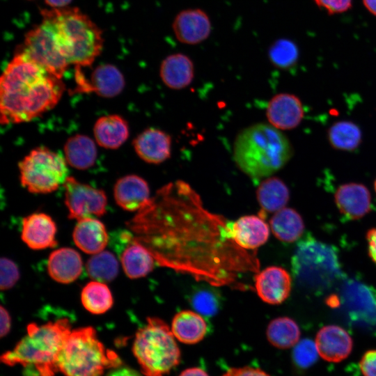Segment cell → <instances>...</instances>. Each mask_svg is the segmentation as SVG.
<instances>
[{"instance_id":"obj_45","label":"cell","mask_w":376,"mask_h":376,"mask_svg":"<svg viewBox=\"0 0 376 376\" xmlns=\"http://www.w3.org/2000/svg\"><path fill=\"white\" fill-rule=\"evenodd\" d=\"M178 376H209V375L201 368L192 367L185 369Z\"/></svg>"},{"instance_id":"obj_33","label":"cell","mask_w":376,"mask_h":376,"mask_svg":"<svg viewBox=\"0 0 376 376\" xmlns=\"http://www.w3.org/2000/svg\"><path fill=\"white\" fill-rule=\"evenodd\" d=\"M328 139L330 145L335 149L352 151L361 142V131L352 122L338 121L329 127Z\"/></svg>"},{"instance_id":"obj_25","label":"cell","mask_w":376,"mask_h":376,"mask_svg":"<svg viewBox=\"0 0 376 376\" xmlns=\"http://www.w3.org/2000/svg\"><path fill=\"white\" fill-rule=\"evenodd\" d=\"M93 132L98 145L104 148L116 149L128 138L129 127L123 118L112 114L98 118Z\"/></svg>"},{"instance_id":"obj_7","label":"cell","mask_w":376,"mask_h":376,"mask_svg":"<svg viewBox=\"0 0 376 376\" xmlns=\"http://www.w3.org/2000/svg\"><path fill=\"white\" fill-rule=\"evenodd\" d=\"M292 270L301 285L318 292L331 288L341 275L335 247L311 235L297 244L292 258Z\"/></svg>"},{"instance_id":"obj_5","label":"cell","mask_w":376,"mask_h":376,"mask_svg":"<svg viewBox=\"0 0 376 376\" xmlns=\"http://www.w3.org/2000/svg\"><path fill=\"white\" fill-rule=\"evenodd\" d=\"M120 364L116 354L106 351L91 327L71 330L57 359L58 370L65 376H102L107 368Z\"/></svg>"},{"instance_id":"obj_2","label":"cell","mask_w":376,"mask_h":376,"mask_svg":"<svg viewBox=\"0 0 376 376\" xmlns=\"http://www.w3.org/2000/svg\"><path fill=\"white\" fill-rule=\"evenodd\" d=\"M292 155L288 139L279 130L265 123L242 130L233 146L235 164L252 178L269 177L283 168Z\"/></svg>"},{"instance_id":"obj_38","label":"cell","mask_w":376,"mask_h":376,"mask_svg":"<svg viewBox=\"0 0 376 376\" xmlns=\"http://www.w3.org/2000/svg\"><path fill=\"white\" fill-rule=\"evenodd\" d=\"M1 290H7L13 288L19 279L17 265L10 259L2 257L0 261Z\"/></svg>"},{"instance_id":"obj_46","label":"cell","mask_w":376,"mask_h":376,"mask_svg":"<svg viewBox=\"0 0 376 376\" xmlns=\"http://www.w3.org/2000/svg\"><path fill=\"white\" fill-rule=\"evenodd\" d=\"M72 0H45L50 8H63L68 7Z\"/></svg>"},{"instance_id":"obj_6","label":"cell","mask_w":376,"mask_h":376,"mask_svg":"<svg viewBox=\"0 0 376 376\" xmlns=\"http://www.w3.org/2000/svg\"><path fill=\"white\" fill-rule=\"evenodd\" d=\"M169 325L158 318H148L135 335L132 351L144 376H164L176 367L180 350Z\"/></svg>"},{"instance_id":"obj_24","label":"cell","mask_w":376,"mask_h":376,"mask_svg":"<svg viewBox=\"0 0 376 376\" xmlns=\"http://www.w3.org/2000/svg\"><path fill=\"white\" fill-rule=\"evenodd\" d=\"M171 329L178 341L194 345L205 337L208 327L202 315L193 311L184 310L174 315Z\"/></svg>"},{"instance_id":"obj_48","label":"cell","mask_w":376,"mask_h":376,"mask_svg":"<svg viewBox=\"0 0 376 376\" xmlns=\"http://www.w3.org/2000/svg\"><path fill=\"white\" fill-rule=\"evenodd\" d=\"M374 187H375V191L376 192V180H375V183H374Z\"/></svg>"},{"instance_id":"obj_39","label":"cell","mask_w":376,"mask_h":376,"mask_svg":"<svg viewBox=\"0 0 376 376\" xmlns=\"http://www.w3.org/2000/svg\"><path fill=\"white\" fill-rule=\"evenodd\" d=\"M315 3L329 15L341 14L349 10L353 0H313Z\"/></svg>"},{"instance_id":"obj_10","label":"cell","mask_w":376,"mask_h":376,"mask_svg":"<svg viewBox=\"0 0 376 376\" xmlns=\"http://www.w3.org/2000/svg\"><path fill=\"white\" fill-rule=\"evenodd\" d=\"M65 204L70 219L100 217L106 212L107 198L104 191L68 176L63 185Z\"/></svg>"},{"instance_id":"obj_15","label":"cell","mask_w":376,"mask_h":376,"mask_svg":"<svg viewBox=\"0 0 376 376\" xmlns=\"http://www.w3.org/2000/svg\"><path fill=\"white\" fill-rule=\"evenodd\" d=\"M267 118L271 125L279 130L295 128L304 117V109L300 100L289 93L274 95L268 102Z\"/></svg>"},{"instance_id":"obj_18","label":"cell","mask_w":376,"mask_h":376,"mask_svg":"<svg viewBox=\"0 0 376 376\" xmlns=\"http://www.w3.org/2000/svg\"><path fill=\"white\" fill-rule=\"evenodd\" d=\"M334 198L340 212L347 220L360 219L371 208L370 191L362 184L352 182L339 186Z\"/></svg>"},{"instance_id":"obj_34","label":"cell","mask_w":376,"mask_h":376,"mask_svg":"<svg viewBox=\"0 0 376 376\" xmlns=\"http://www.w3.org/2000/svg\"><path fill=\"white\" fill-rule=\"evenodd\" d=\"M118 267L116 256L104 250L93 254L86 265L88 276L94 281L102 283L113 280L118 273Z\"/></svg>"},{"instance_id":"obj_20","label":"cell","mask_w":376,"mask_h":376,"mask_svg":"<svg viewBox=\"0 0 376 376\" xmlns=\"http://www.w3.org/2000/svg\"><path fill=\"white\" fill-rule=\"evenodd\" d=\"M138 156L150 164H160L171 156V138L162 130L148 128L140 133L133 141Z\"/></svg>"},{"instance_id":"obj_43","label":"cell","mask_w":376,"mask_h":376,"mask_svg":"<svg viewBox=\"0 0 376 376\" xmlns=\"http://www.w3.org/2000/svg\"><path fill=\"white\" fill-rule=\"evenodd\" d=\"M368 244V254L373 262L376 263V228H372L367 233Z\"/></svg>"},{"instance_id":"obj_35","label":"cell","mask_w":376,"mask_h":376,"mask_svg":"<svg viewBox=\"0 0 376 376\" xmlns=\"http://www.w3.org/2000/svg\"><path fill=\"white\" fill-rule=\"evenodd\" d=\"M189 303L194 310L203 316H213L221 306L220 294L210 286L196 287L189 295Z\"/></svg>"},{"instance_id":"obj_30","label":"cell","mask_w":376,"mask_h":376,"mask_svg":"<svg viewBox=\"0 0 376 376\" xmlns=\"http://www.w3.org/2000/svg\"><path fill=\"white\" fill-rule=\"evenodd\" d=\"M343 297L350 312L369 319H376V292L368 286L350 283Z\"/></svg>"},{"instance_id":"obj_8","label":"cell","mask_w":376,"mask_h":376,"mask_svg":"<svg viewBox=\"0 0 376 376\" xmlns=\"http://www.w3.org/2000/svg\"><path fill=\"white\" fill-rule=\"evenodd\" d=\"M19 170L22 185L34 194L52 192L68 177L65 157L45 147L32 150L19 163Z\"/></svg>"},{"instance_id":"obj_13","label":"cell","mask_w":376,"mask_h":376,"mask_svg":"<svg viewBox=\"0 0 376 376\" xmlns=\"http://www.w3.org/2000/svg\"><path fill=\"white\" fill-rule=\"evenodd\" d=\"M229 238L245 249H254L264 244L269 236V225L262 217L246 215L226 224Z\"/></svg>"},{"instance_id":"obj_41","label":"cell","mask_w":376,"mask_h":376,"mask_svg":"<svg viewBox=\"0 0 376 376\" xmlns=\"http://www.w3.org/2000/svg\"><path fill=\"white\" fill-rule=\"evenodd\" d=\"M221 376H271L263 370L252 366L233 367Z\"/></svg>"},{"instance_id":"obj_32","label":"cell","mask_w":376,"mask_h":376,"mask_svg":"<svg viewBox=\"0 0 376 376\" xmlns=\"http://www.w3.org/2000/svg\"><path fill=\"white\" fill-rule=\"evenodd\" d=\"M81 301L83 306L93 314H102L109 311L113 302L108 286L102 282L93 281L82 289Z\"/></svg>"},{"instance_id":"obj_40","label":"cell","mask_w":376,"mask_h":376,"mask_svg":"<svg viewBox=\"0 0 376 376\" xmlns=\"http://www.w3.org/2000/svg\"><path fill=\"white\" fill-rule=\"evenodd\" d=\"M359 368L363 376H376V350H368L363 354Z\"/></svg>"},{"instance_id":"obj_21","label":"cell","mask_w":376,"mask_h":376,"mask_svg":"<svg viewBox=\"0 0 376 376\" xmlns=\"http://www.w3.org/2000/svg\"><path fill=\"white\" fill-rule=\"evenodd\" d=\"M159 76L168 88L174 90L185 88L194 79V63L190 57L183 53L171 54L162 61Z\"/></svg>"},{"instance_id":"obj_19","label":"cell","mask_w":376,"mask_h":376,"mask_svg":"<svg viewBox=\"0 0 376 376\" xmlns=\"http://www.w3.org/2000/svg\"><path fill=\"white\" fill-rule=\"evenodd\" d=\"M113 196L117 205L128 212H138L150 200L147 182L136 175L118 179L114 185Z\"/></svg>"},{"instance_id":"obj_16","label":"cell","mask_w":376,"mask_h":376,"mask_svg":"<svg viewBox=\"0 0 376 376\" xmlns=\"http://www.w3.org/2000/svg\"><path fill=\"white\" fill-rule=\"evenodd\" d=\"M319 355L324 360L338 363L350 354L353 347L352 338L342 327L327 325L317 333L315 340Z\"/></svg>"},{"instance_id":"obj_44","label":"cell","mask_w":376,"mask_h":376,"mask_svg":"<svg viewBox=\"0 0 376 376\" xmlns=\"http://www.w3.org/2000/svg\"><path fill=\"white\" fill-rule=\"evenodd\" d=\"M106 376H142L141 373L129 367L114 368Z\"/></svg>"},{"instance_id":"obj_28","label":"cell","mask_w":376,"mask_h":376,"mask_svg":"<svg viewBox=\"0 0 376 376\" xmlns=\"http://www.w3.org/2000/svg\"><path fill=\"white\" fill-rule=\"evenodd\" d=\"M256 197L263 212H276L285 207L289 201L290 192L282 180L270 177L259 185Z\"/></svg>"},{"instance_id":"obj_17","label":"cell","mask_w":376,"mask_h":376,"mask_svg":"<svg viewBox=\"0 0 376 376\" xmlns=\"http://www.w3.org/2000/svg\"><path fill=\"white\" fill-rule=\"evenodd\" d=\"M56 234L55 222L45 213H33L22 220V240L31 249L55 246L57 244Z\"/></svg>"},{"instance_id":"obj_22","label":"cell","mask_w":376,"mask_h":376,"mask_svg":"<svg viewBox=\"0 0 376 376\" xmlns=\"http://www.w3.org/2000/svg\"><path fill=\"white\" fill-rule=\"evenodd\" d=\"M83 270L79 253L72 248L63 247L52 251L47 260V271L55 281L68 284L75 281Z\"/></svg>"},{"instance_id":"obj_4","label":"cell","mask_w":376,"mask_h":376,"mask_svg":"<svg viewBox=\"0 0 376 376\" xmlns=\"http://www.w3.org/2000/svg\"><path fill=\"white\" fill-rule=\"evenodd\" d=\"M71 331L68 319H59L44 324H30L27 334L15 345L1 357L6 365L21 364L33 367L39 376H54L58 371L57 359Z\"/></svg>"},{"instance_id":"obj_42","label":"cell","mask_w":376,"mask_h":376,"mask_svg":"<svg viewBox=\"0 0 376 376\" xmlns=\"http://www.w3.org/2000/svg\"><path fill=\"white\" fill-rule=\"evenodd\" d=\"M0 320H1V337L6 336L10 330L11 326V319L8 311L3 306L0 307Z\"/></svg>"},{"instance_id":"obj_3","label":"cell","mask_w":376,"mask_h":376,"mask_svg":"<svg viewBox=\"0 0 376 376\" xmlns=\"http://www.w3.org/2000/svg\"><path fill=\"white\" fill-rule=\"evenodd\" d=\"M41 14L51 21L61 52L70 65L90 66L104 43L101 29L77 8H50Z\"/></svg>"},{"instance_id":"obj_31","label":"cell","mask_w":376,"mask_h":376,"mask_svg":"<svg viewBox=\"0 0 376 376\" xmlns=\"http://www.w3.org/2000/svg\"><path fill=\"white\" fill-rule=\"evenodd\" d=\"M300 335L297 324L288 317L273 319L266 330L267 340L272 345L279 349L294 347L299 341Z\"/></svg>"},{"instance_id":"obj_12","label":"cell","mask_w":376,"mask_h":376,"mask_svg":"<svg viewBox=\"0 0 376 376\" xmlns=\"http://www.w3.org/2000/svg\"><path fill=\"white\" fill-rule=\"evenodd\" d=\"M76 91L84 93L94 92L104 97L118 95L124 88L125 79L121 72L111 64H104L95 68L88 79L81 67H75Z\"/></svg>"},{"instance_id":"obj_36","label":"cell","mask_w":376,"mask_h":376,"mask_svg":"<svg viewBox=\"0 0 376 376\" xmlns=\"http://www.w3.org/2000/svg\"><path fill=\"white\" fill-rule=\"evenodd\" d=\"M268 56L274 66L285 69L295 64L298 58V49L291 40L279 39L270 46Z\"/></svg>"},{"instance_id":"obj_9","label":"cell","mask_w":376,"mask_h":376,"mask_svg":"<svg viewBox=\"0 0 376 376\" xmlns=\"http://www.w3.org/2000/svg\"><path fill=\"white\" fill-rule=\"evenodd\" d=\"M42 17L41 23L26 34L19 51L49 74L61 79L70 64L61 52L51 21L46 16Z\"/></svg>"},{"instance_id":"obj_29","label":"cell","mask_w":376,"mask_h":376,"mask_svg":"<svg viewBox=\"0 0 376 376\" xmlns=\"http://www.w3.org/2000/svg\"><path fill=\"white\" fill-rule=\"evenodd\" d=\"M269 225L274 236L286 242L298 240L304 230L301 215L295 210L285 207L274 212Z\"/></svg>"},{"instance_id":"obj_23","label":"cell","mask_w":376,"mask_h":376,"mask_svg":"<svg viewBox=\"0 0 376 376\" xmlns=\"http://www.w3.org/2000/svg\"><path fill=\"white\" fill-rule=\"evenodd\" d=\"M72 237L77 246L89 254H95L104 251L109 241V235L104 225L94 217L77 220Z\"/></svg>"},{"instance_id":"obj_27","label":"cell","mask_w":376,"mask_h":376,"mask_svg":"<svg viewBox=\"0 0 376 376\" xmlns=\"http://www.w3.org/2000/svg\"><path fill=\"white\" fill-rule=\"evenodd\" d=\"M64 155L70 166L77 169H87L94 164L97 157L95 143L86 135H74L64 146Z\"/></svg>"},{"instance_id":"obj_26","label":"cell","mask_w":376,"mask_h":376,"mask_svg":"<svg viewBox=\"0 0 376 376\" xmlns=\"http://www.w3.org/2000/svg\"><path fill=\"white\" fill-rule=\"evenodd\" d=\"M120 259L125 274L132 279L146 276L154 267L153 256L134 238L124 248Z\"/></svg>"},{"instance_id":"obj_37","label":"cell","mask_w":376,"mask_h":376,"mask_svg":"<svg viewBox=\"0 0 376 376\" xmlns=\"http://www.w3.org/2000/svg\"><path fill=\"white\" fill-rule=\"evenodd\" d=\"M319 356L315 342L309 338L299 340L293 347L292 352L293 362L300 368L311 367Z\"/></svg>"},{"instance_id":"obj_47","label":"cell","mask_w":376,"mask_h":376,"mask_svg":"<svg viewBox=\"0 0 376 376\" xmlns=\"http://www.w3.org/2000/svg\"><path fill=\"white\" fill-rule=\"evenodd\" d=\"M362 3L370 13L376 16V0H362Z\"/></svg>"},{"instance_id":"obj_14","label":"cell","mask_w":376,"mask_h":376,"mask_svg":"<svg viewBox=\"0 0 376 376\" xmlns=\"http://www.w3.org/2000/svg\"><path fill=\"white\" fill-rule=\"evenodd\" d=\"M292 280L289 273L277 266L266 267L255 277V287L259 297L269 304H279L289 296Z\"/></svg>"},{"instance_id":"obj_1","label":"cell","mask_w":376,"mask_h":376,"mask_svg":"<svg viewBox=\"0 0 376 376\" xmlns=\"http://www.w3.org/2000/svg\"><path fill=\"white\" fill-rule=\"evenodd\" d=\"M64 91L61 79L17 51L0 80L1 124L29 122L54 107Z\"/></svg>"},{"instance_id":"obj_11","label":"cell","mask_w":376,"mask_h":376,"mask_svg":"<svg viewBox=\"0 0 376 376\" xmlns=\"http://www.w3.org/2000/svg\"><path fill=\"white\" fill-rule=\"evenodd\" d=\"M210 16L199 8L180 10L172 22V31L175 39L187 45H196L206 40L212 33Z\"/></svg>"}]
</instances>
